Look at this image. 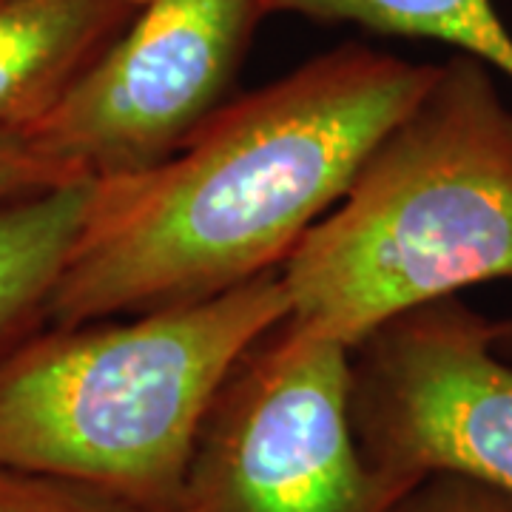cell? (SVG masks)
Segmentation results:
<instances>
[{
  "label": "cell",
  "mask_w": 512,
  "mask_h": 512,
  "mask_svg": "<svg viewBox=\"0 0 512 512\" xmlns=\"http://www.w3.org/2000/svg\"><path fill=\"white\" fill-rule=\"evenodd\" d=\"M256 15L345 23L365 32L433 40L476 57L512 86V32L493 0H256Z\"/></svg>",
  "instance_id": "cell-9"
},
{
  "label": "cell",
  "mask_w": 512,
  "mask_h": 512,
  "mask_svg": "<svg viewBox=\"0 0 512 512\" xmlns=\"http://www.w3.org/2000/svg\"><path fill=\"white\" fill-rule=\"evenodd\" d=\"M436 72L350 40L231 97L163 163L94 180L49 325L194 305L282 271Z\"/></svg>",
  "instance_id": "cell-1"
},
{
  "label": "cell",
  "mask_w": 512,
  "mask_h": 512,
  "mask_svg": "<svg viewBox=\"0 0 512 512\" xmlns=\"http://www.w3.org/2000/svg\"><path fill=\"white\" fill-rule=\"evenodd\" d=\"M498 279H512V106L487 63L453 55L282 265L288 316L356 348Z\"/></svg>",
  "instance_id": "cell-2"
},
{
  "label": "cell",
  "mask_w": 512,
  "mask_h": 512,
  "mask_svg": "<svg viewBox=\"0 0 512 512\" xmlns=\"http://www.w3.org/2000/svg\"><path fill=\"white\" fill-rule=\"evenodd\" d=\"M384 512H512V495L473 478L439 473L421 478Z\"/></svg>",
  "instance_id": "cell-12"
},
{
  "label": "cell",
  "mask_w": 512,
  "mask_h": 512,
  "mask_svg": "<svg viewBox=\"0 0 512 512\" xmlns=\"http://www.w3.org/2000/svg\"><path fill=\"white\" fill-rule=\"evenodd\" d=\"M353 348L285 316L222 382L174 512H384L353 427Z\"/></svg>",
  "instance_id": "cell-4"
},
{
  "label": "cell",
  "mask_w": 512,
  "mask_h": 512,
  "mask_svg": "<svg viewBox=\"0 0 512 512\" xmlns=\"http://www.w3.org/2000/svg\"><path fill=\"white\" fill-rule=\"evenodd\" d=\"M0 512H154L69 478L0 464Z\"/></svg>",
  "instance_id": "cell-10"
},
{
  "label": "cell",
  "mask_w": 512,
  "mask_h": 512,
  "mask_svg": "<svg viewBox=\"0 0 512 512\" xmlns=\"http://www.w3.org/2000/svg\"><path fill=\"white\" fill-rule=\"evenodd\" d=\"M288 313L274 271L194 305L46 325L0 359V464L174 512L222 382Z\"/></svg>",
  "instance_id": "cell-3"
},
{
  "label": "cell",
  "mask_w": 512,
  "mask_h": 512,
  "mask_svg": "<svg viewBox=\"0 0 512 512\" xmlns=\"http://www.w3.org/2000/svg\"><path fill=\"white\" fill-rule=\"evenodd\" d=\"M89 191L92 180H83L0 208V359L49 325Z\"/></svg>",
  "instance_id": "cell-8"
},
{
  "label": "cell",
  "mask_w": 512,
  "mask_h": 512,
  "mask_svg": "<svg viewBox=\"0 0 512 512\" xmlns=\"http://www.w3.org/2000/svg\"><path fill=\"white\" fill-rule=\"evenodd\" d=\"M256 26V0H146L23 134L80 180L146 171L231 100Z\"/></svg>",
  "instance_id": "cell-6"
},
{
  "label": "cell",
  "mask_w": 512,
  "mask_h": 512,
  "mask_svg": "<svg viewBox=\"0 0 512 512\" xmlns=\"http://www.w3.org/2000/svg\"><path fill=\"white\" fill-rule=\"evenodd\" d=\"M69 183L83 180L32 146L23 128H0V208Z\"/></svg>",
  "instance_id": "cell-11"
},
{
  "label": "cell",
  "mask_w": 512,
  "mask_h": 512,
  "mask_svg": "<svg viewBox=\"0 0 512 512\" xmlns=\"http://www.w3.org/2000/svg\"><path fill=\"white\" fill-rule=\"evenodd\" d=\"M146 0H0V128H29Z\"/></svg>",
  "instance_id": "cell-7"
},
{
  "label": "cell",
  "mask_w": 512,
  "mask_h": 512,
  "mask_svg": "<svg viewBox=\"0 0 512 512\" xmlns=\"http://www.w3.org/2000/svg\"><path fill=\"white\" fill-rule=\"evenodd\" d=\"M353 427L367 464L407 493L450 473L512 495V362L461 296L390 319L353 348Z\"/></svg>",
  "instance_id": "cell-5"
}]
</instances>
